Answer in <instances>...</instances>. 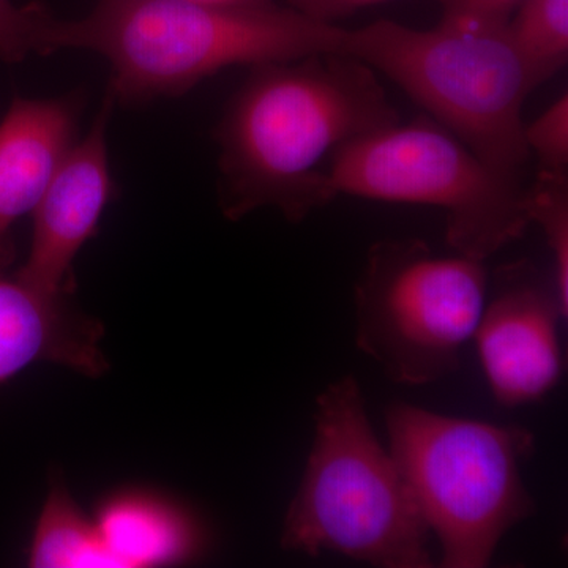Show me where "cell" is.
Here are the masks:
<instances>
[{
  "mask_svg": "<svg viewBox=\"0 0 568 568\" xmlns=\"http://www.w3.org/2000/svg\"><path fill=\"white\" fill-rule=\"evenodd\" d=\"M114 106L106 92L91 130L70 145L32 211L31 250L17 272L41 290L73 294L74 260L114 197L106 141Z\"/></svg>",
  "mask_w": 568,
  "mask_h": 568,
  "instance_id": "9c48e42d",
  "label": "cell"
},
{
  "mask_svg": "<svg viewBox=\"0 0 568 568\" xmlns=\"http://www.w3.org/2000/svg\"><path fill=\"white\" fill-rule=\"evenodd\" d=\"M526 212L547 239L552 256L551 274L559 301L568 312V173L538 171L526 186Z\"/></svg>",
  "mask_w": 568,
  "mask_h": 568,
  "instance_id": "9a60e30c",
  "label": "cell"
},
{
  "mask_svg": "<svg viewBox=\"0 0 568 568\" xmlns=\"http://www.w3.org/2000/svg\"><path fill=\"white\" fill-rule=\"evenodd\" d=\"M52 18L43 3L17 6L13 0H0V59L20 63L29 55H47V33Z\"/></svg>",
  "mask_w": 568,
  "mask_h": 568,
  "instance_id": "2e32d148",
  "label": "cell"
},
{
  "mask_svg": "<svg viewBox=\"0 0 568 568\" xmlns=\"http://www.w3.org/2000/svg\"><path fill=\"white\" fill-rule=\"evenodd\" d=\"M551 272L523 260L497 268L474 338L497 405L547 398L564 376L559 324L567 317Z\"/></svg>",
  "mask_w": 568,
  "mask_h": 568,
  "instance_id": "ba28073f",
  "label": "cell"
},
{
  "mask_svg": "<svg viewBox=\"0 0 568 568\" xmlns=\"http://www.w3.org/2000/svg\"><path fill=\"white\" fill-rule=\"evenodd\" d=\"M28 564L33 568H119L99 526L63 485H54L44 500L29 545Z\"/></svg>",
  "mask_w": 568,
  "mask_h": 568,
  "instance_id": "4fadbf2b",
  "label": "cell"
},
{
  "mask_svg": "<svg viewBox=\"0 0 568 568\" xmlns=\"http://www.w3.org/2000/svg\"><path fill=\"white\" fill-rule=\"evenodd\" d=\"M347 29L287 7L196 0H97L80 20L54 17L47 55L88 50L110 62L115 104L181 95L230 67L342 52Z\"/></svg>",
  "mask_w": 568,
  "mask_h": 568,
  "instance_id": "7a4b0ae2",
  "label": "cell"
},
{
  "mask_svg": "<svg viewBox=\"0 0 568 568\" xmlns=\"http://www.w3.org/2000/svg\"><path fill=\"white\" fill-rule=\"evenodd\" d=\"M390 0H287L291 9L298 11L310 20L335 24L336 20L349 17L355 11ZM443 2V0H436Z\"/></svg>",
  "mask_w": 568,
  "mask_h": 568,
  "instance_id": "d6986e66",
  "label": "cell"
},
{
  "mask_svg": "<svg viewBox=\"0 0 568 568\" xmlns=\"http://www.w3.org/2000/svg\"><path fill=\"white\" fill-rule=\"evenodd\" d=\"M342 54L394 81L493 173L525 186L530 155L523 108L537 85L507 22L443 17L420 31L376 21L347 29Z\"/></svg>",
  "mask_w": 568,
  "mask_h": 568,
  "instance_id": "277c9868",
  "label": "cell"
},
{
  "mask_svg": "<svg viewBox=\"0 0 568 568\" xmlns=\"http://www.w3.org/2000/svg\"><path fill=\"white\" fill-rule=\"evenodd\" d=\"M525 0H443L444 17L485 22H507Z\"/></svg>",
  "mask_w": 568,
  "mask_h": 568,
  "instance_id": "ac0fdd59",
  "label": "cell"
},
{
  "mask_svg": "<svg viewBox=\"0 0 568 568\" xmlns=\"http://www.w3.org/2000/svg\"><path fill=\"white\" fill-rule=\"evenodd\" d=\"M507 32L538 88L567 63L568 0H525Z\"/></svg>",
  "mask_w": 568,
  "mask_h": 568,
  "instance_id": "5bb4252c",
  "label": "cell"
},
{
  "mask_svg": "<svg viewBox=\"0 0 568 568\" xmlns=\"http://www.w3.org/2000/svg\"><path fill=\"white\" fill-rule=\"evenodd\" d=\"M103 335L102 323L71 304V294L0 271V386L40 362L102 376L108 369Z\"/></svg>",
  "mask_w": 568,
  "mask_h": 568,
  "instance_id": "30bf717a",
  "label": "cell"
},
{
  "mask_svg": "<svg viewBox=\"0 0 568 568\" xmlns=\"http://www.w3.org/2000/svg\"><path fill=\"white\" fill-rule=\"evenodd\" d=\"M95 523L119 568L192 562L207 549V532L196 515L151 489L106 497Z\"/></svg>",
  "mask_w": 568,
  "mask_h": 568,
  "instance_id": "7c38bea8",
  "label": "cell"
},
{
  "mask_svg": "<svg viewBox=\"0 0 568 568\" xmlns=\"http://www.w3.org/2000/svg\"><path fill=\"white\" fill-rule=\"evenodd\" d=\"M525 144L529 155H536L540 171L568 173V95L529 123H525Z\"/></svg>",
  "mask_w": 568,
  "mask_h": 568,
  "instance_id": "e0dca14e",
  "label": "cell"
},
{
  "mask_svg": "<svg viewBox=\"0 0 568 568\" xmlns=\"http://www.w3.org/2000/svg\"><path fill=\"white\" fill-rule=\"evenodd\" d=\"M399 122L379 74L342 52L252 67L215 130L219 201L231 222L276 209L301 223L335 200L347 142Z\"/></svg>",
  "mask_w": 568,
  "mask_h": 568,
  "instance_id": "6da1fadb",
  "label": "cell"
},
{
  "mask_svg": "<svg viewBox=\"0 0 568 568\" xmlns=\"http://www.w3.org/2000/svg\"><path fill=\"white\" fill-rule=\"evenodd\" d=\"M386 425L388 452L439 541V567H488L503 538L536 515L521 474L534 433L407 403L388 406Z\"/></svg>",
  "mask_w": 568,
  "mask_h": 568,
  "instance_id": "5b68a950",
  "label": "cell"
},
{
  "mask_svg": "<svg viewBox=\"0 0 568 568\" xmlns=\"http://www.w3.org/2000/svg\"><path fill=\"white\" fill-rule=\"evenodd\" d=\"M488 297L484 261L436 256L420 239L372 245L355 284V343L402 386L454 375Z\"/></svg>",
  "mask_w": 568,
  "mask_h": 568,
  "instance_id": "8992f818",
  "label": "cell"
},
{
  "mask_svg": "<svg viewBox=\"0 0 568 568\" xmlns=\"http://www.w3.org/2000/svg\"><path fill=\"white\" fill-rule=\"evenodd\" d=\"M315 440L284 517L282 547L381 568H432L429 532L390 452L377 439L353 375L317 396Z\"/></svg>",
  "mask_w": 568,
  "mask_h": 568,
  "instance_id": "3957f363",
  "label": "cell"
},
{
  "mask_svg": "<svg viewBox=\"0 0 568 568\" xmlns=\"http://www.w3.org/2000/svg\"><path fill=\"white\" fill-rule=\"evenodd\" d=\"M78 97H17L0 115V271L13 264V230L29 215L77 138Z\"/></svg>",
  "mask_w": 568,
  "mask_h": 568,
  "instance_id": "8fae6325",
  "label": "cell"
},
{
  "mask_svg": "<svg viewBox=\"0 0 568 568\" xmlns=\"http://www.w3.org/2000/svg\"><path fill=\"white\" fill-rule=\"evenodd\" d=\"M328 174L336 196L443 209L447 244L473 260H488L530 226L526 186L493 173L433 119L347 142L332 156Z\"/></svg>",
  "mask_w": 568,
  "mask_h": 568,
  "instance_id": "52a82bcc",
  "label": "cell"
}]
</instances>
